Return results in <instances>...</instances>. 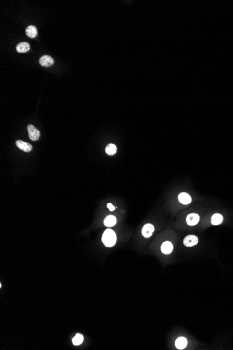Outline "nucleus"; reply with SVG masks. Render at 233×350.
I'll return each instance as SVG.
<instances>
[{
	"mask_svg": "<svg viewBox=\"0 0 233 350\" xmlns=\"http://www.w3.org/2000/svg\"><path fill=\"white\" fill-rule=\"evenodd\" d=\"M102 242L106 247H113L116 242V236L115 233L112 229H106L103 233Z\"/></svg>",
	"mask_w": 233,
	"mask_h": 350,
	"instance_id": "1",
	"label": "nucleus"
},
{
	"mask_svg": "<svg viewBox=\"0 0 233 350\" xmlns=\"http://www.w3.org/2000/svg\"><path fill=\"white\" fill-rule=\"evenodd\" d=\"M27 131L29 137L31 141H36L40 138V131L36 128L34 127L32 125H29L27 126Z\"/></svg>",
	"mask_w": 233,
	"mask_h": 350,
	"instance_id": "2",
	"label": "nucleus"
},
{
	"mask_svg": "<svg viewBox=\"0 0 233 350\" xmlns=\"http://www.w3.org/2000/svg\"><path fill=\"white\" fill-rule=\"evenodd\" d=\"M154 231V226L152 224H146L142 229V234L144 238H150Z\"/></svg>",
	"mask_w": 233,
	"mask_h": 350,
	"instance_id": "3",
	"label": "nucleus"
},
{
	"mask_svg": "<svg viewBox=\"0 0 233 350\" xmlns=\"http://www.w3.org/2000/svg\"><path fill=\"white\" fill-rule=\"evenodd\" d=\"M198 242V238L195 235H188L184 240V244L187 247H193Z\"/></svg>",
	"mask_w": 233,
	"mask_h": 350,
	"instance_id": "4",
	"label": "nucleus"
},
{
	"mask_svg": "<svg viewBox=\"0 0 233 350\" xmlns=\"http://www.w3.org/2000/svg\"><path fill=\"white\" fill-rule=\"evenodd\" d=\"M54 59L49 55H43L39 59V63L42 67H48L54 64Z\"/></svg>",
	"mask_w": 233,
	"mask_h": 350,
	"instance_id": "5",
	"label": "nucleus"
},
{
	"mask_svg": "<svg viewBox=\"0 0 233 350\" xmlns=\"http://www.w3.org/2000/svg\"><path fill=\"white\" fill-rule=\"evenodd\" d=\"M186 221L189 226H195L200 221V216L196 213H191L188 215Z\"/></svg>",
	"mask_w": 233,
	"mask_h": 350,
	"instance_id": "6",
	"label": "nucleus"
},
{
	"mask_svg": "<svg viewBox=\"0 0 233 350\" xmlns=\"http://www.w3.org/2000/svg\"><path fill=\"white\" fill-rule=\"evenodd\" d=\"M15 143H16V146H18V148H20V150L27 153L30 152L33 148L32 146H31V144L26 143V142H24L21 140H18Z\"/></svg>",
	"mask_w": 233,
	"mask_h": 350,
	"instance_id": "7",
	"label": "nucleus"
},
{
	"mask_svg": "<svg viewBox=\"0 0 233 350\" xmlns=\"http://www.w3.org/2000/svg\"><path fill=\"white\" fill-rule=\"evenodd\" d=\"M178 199L179 202L184 205H188L191 202V196L188 194L185 193V192H182L181 194H179Z\"/></svg>",
	"mask_w": 233,
	"mask_h": 350,
	"instance_id": "8",
	"label": "nucleus"
},
{
	"mask_svg": "<svg viewBox=\"0 0 233 350\" xmlns=\"http://www.w3.org/2000/svg\"><path fill=\"white\" fill-rule=\"evenodd\" d=\"M173 250V245L170 241H165L161 245V251L164 254H171Z\"/></svg>",
	"mask_w": 233,
	"mask_h": 350,
	"instance_id": "9",
	"label": "nucleus"
},
{
	"mask_svg": "<svg viewBox=\"0 0 233 350\" xmlns=\"http://www.w3.org/2000/svg\"><path fill=\"white\" fill-rule=\"evenodd\" d=\"M188 341L184 337H180V338H177L175 341V346L176 347L179 349H184L186 348V347L187 346Z\"/></svg>",
	"mask_w": 233,
	"mask_h": 350,
	"instance_id": "10",
	"label": "nucleus"
},
{
	"mask_svg": "<svg viewBox=\"0 0 233 350\" xmlns=\"http://www.w3.org/2000/svg\"><path fill=\"white\" fill-rule=\"evenodd\" d=\"M26 34L28 37L31 38V39L35 38L38 34L37 28L34 25H30L26 29Z\"/></svg>",
	"mask_w": 233,
	"mask_h": 350,
	"instance_id": "11",
	"label": "nucleus"
},
{
	"mask_svg": "<svg viewBox=\"0 0 233 350\" xmlns=\"http://www.w3.org/2000/svg\"><path fill=\"white\" fill-rule=\"evenodd\" d=\"M30 44L27 42H21L16 46V50L18 53H24L30 50Z\"/></svg>",
	"mask_w": 233,
	"mask_h": 350,
	"instance_id": "12",
	"label": "nucleus"
},
{
	"mask_svg": "<svg viewBox=\"0 0 233 350\" xmlns=\"http://www.w3.org/2000/svg\"><path fill=\"white\" fill-rule=\"evenodd\" d=\"M116 223V218L113 215H109L106 217L104 219V225L108 227H112L115 226Z\"/></svg>",
	"mask_w": 233,
	"mask_h": 350,
	"instance_id": "13",
	"label": "nucleus"
},
{
	"mask_svg": "<svg viewBox=\"0 0 233 350\" xmlns=\"http://www.w3.org/2000/svg\"><path fill=\"white\" fill-rule=\"evenodd\" d=\"M223 217L222 215L219 213H215L212 215L211 221H212V224L213 225H219L223 222Z\"/></svg>",
	"mask_w": 233,
	"mask_h": 350,
	"instance_id": "14",
	"label": "nucleus"
},
{
	"mask_svg": "<svg viewBox=\"0 0 233 350\" xmlns=\"http://www.w3.org/2000/svg\"><path fill=\"white\" fill-rule=\"evenodd\" d=\"M116 150H117V148H116L115 145L112 143L108 145L106 147V153L108 155H114L115 154H116Z\"/></svg>",
	"mask_w": 233,
	"mask_h": 350,
	"instance_id": "15",
	"label": "nucleus"
},
{
	"mask_svg": "<svg viewBox=\"0 0 233 350\" xmlns=\"http://www.w3.org/2000/svg\"><path fill=\"white\" fill-rule=\"evenodd\" d=\"M84 338L83 335H81L80 333H78L75 335L74 338L72 339V342L74 345H80L83 342Z\"/></svg>",
	"mask_w": 233,
	"mask_h": 350,
	"instance_id": "16",
	"label": "nucleus"
},
{
	"mask_svg": "<svg viewBox=\"0 0 233 350\" xmlns=\"http://www.w3.org/2000/svg\"><path fill=\"white\" fill-rule=\"evenodd\" d=\"M107 206H108V208L109 209V210H111V211H114V210H115V207L114 206H113V205H112V203H108V205H107Z\"/></svg>",
	"mask_w": 233,
	"mask_h": 350,
	"instance_id": "17",
	"label": "nucleus"
}]
</instances>
